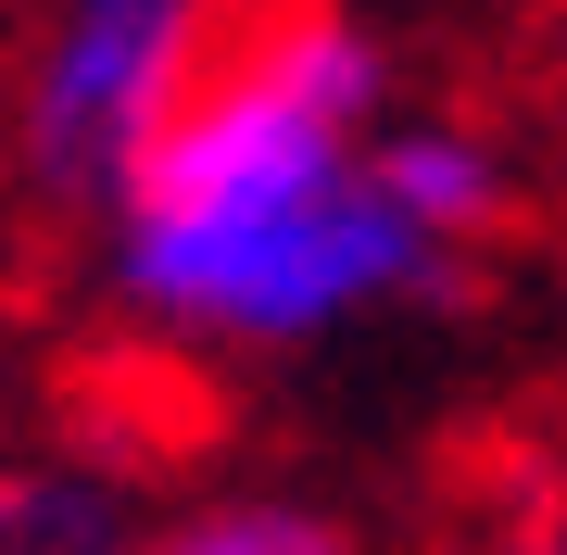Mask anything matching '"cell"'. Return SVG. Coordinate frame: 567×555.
Wrapping results in <instances>:
<instances>
[{"label": "cell", "instance_id": "1", "mask_svg": "<svg viewBox=\"0 0 567 555\" xmlns=\"http://www.w3.org/2000/svg\"><path fill=\"white\" fill-rule=\"evenodd\" d=\"M379 39L328 0H227L203 76L102 189L114 304L164 341H328L442 278V240L379 189Z\"/></svg>", "mask_w": 567, "mask_h": 555}, {"label": "cell", "instance_id": "2", "mask_svg": "<svg viewBox=\"0 0 567 555\" xmlns=\"http://www.w3.org/2000/svg\"><path fill=\"white\" fill-rule=\"evenodd\" d=\"M215 25H227V0H51L25 89H13L25 177L51 203H102L164 126V102L203 76Z\"/></svg>", "mask_w": 567, "mask_h": 555}, {"label": "cell", "instance_id": "3", "mask_svg": "<svg viewBox=\"0 0 567 555\" xmlns=\"http://www.w3.org/2000/svg\"><path fill=\"white\" fill-rule=\"evenodd\" d=\"M365 165H379V189H391L442 253L492 240V227L517 215V165L480 140V126H391V140H365Z\"/></svg>", "mask_w": 567, "mask_h": 555}, {"label": "cell", "instance_id": "4", "mask_svg": "<svg viewBox=\"0 0 567 555\" xmlns=\"http://www.w3.org/2000/svg\"><path fill=\"white\" fill-rule=\"evenodd\" d=\"M140 531L114 517L102 480H63V467H13L0 480V555H126Z\"/></svg>", "mask_w": 567, "mask_h": 555}, {"label": "cell", "instance_id": "5", "mask_svg": "<svg viewBox=\"0 0 567 555\" xmlns=\"http://www.w3.org/2000/svg\"><path fill=\"white\" fill-rule=\"evenodd\" d=\"M126 555H353V531H328L316 505H278V493H240V505H189L140 531Z\"/></svg>", "mask_w": 567, "mask_h": 555}, {"label": "cell", "instance_id": "6", "mask_svg": "<svg viewBox=\"0 0 567 555\" xmlns=\"http://www.w3.org/2000/svg\"><path fill=\"white\" fill-rule=\"evenodd\" d=\"M543 13H555V39H567V0H543Z\"/></svg>", "mask_w": 567, "mask_h": 555}]
</instances>
